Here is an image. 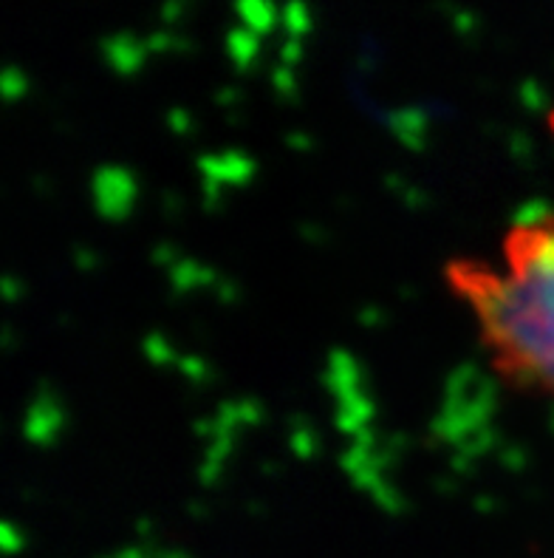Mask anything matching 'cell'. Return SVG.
<instances>
[{
  "label": "cell",
  "mask_w": 554,
  "mask_h": 558,
  "mask_svg": "<svg viewBox=\"0 0 554 558\" xmlns=\"http://www.w3.org/2000/svg\"><path fill=\"white\" fill-rule=\"evenodd\" d=\"M444 276L476 320L492 368L554 397V213L515 221L501 262L456 258Z\"/></svg>",
  "instance_id": "cell-1"
},
{
  "label": "cell",
  "mask_w": 554,
  "mask_h": 558,
  "mask_svg": "<svg viewBox=\"0 0 554 558\" xmlns=\"http://www.w3.org/2000/svg\"><path fill=\"white\" fill-rule=\"evenodd\" d=\"M238 9L249 26L260 28V32H267V28L272 26L274 12H272V3H269V0H238Z\"/></svg>",
  "instance_id": "cell-2"
},
{
  "label": "cell",
  "mask_w": 554,
  "mask_h": 558,
  "mask_svg": "<svg viewBox=\"0 0 554 558\" xmlns=\"http://www.w3.org/2000/svg\"><path fill=\"white\" fill-rule=\"evenodd\" d=\"M286 23L295 32H303V28L309 26V14H306V7H303V0H292L286 9Z\"/></svg>",
  "instance_id": "cell-3"
},
{
  "label": "cell",
  "mask_w": 554,
  "mask_h": 558,
  "mask_svg": "<svg viewBox=\"0 0 554 558\" xmlns=\"http://www.w3.org/2000/svg\"><path fill=\"white\" fill-rule=\"evenodd\" d=\"M178 9V0H168V17H173Z\"/></svg>",
  "instance_id": "cell-4"
}]
</instances>
